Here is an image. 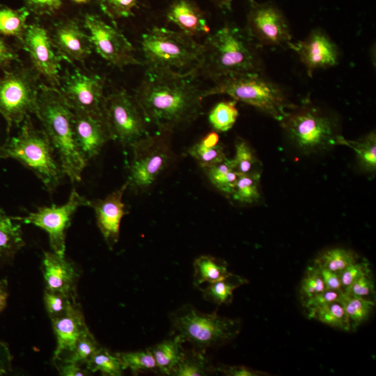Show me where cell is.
<instances>
[{"label":"cell","instance_id":"cell-25","mask_svg":"<svg viewBox=\"0 0 376 376\" xmlns=\"http://www.w3.org/2000/svg\"><path fill=\"white\" fill-rule=\"evenodd\" d=\"M25 245L21 225L0 208V259H9Z\"/></svg>","mask_w":376,"mask_h":376},{"label":"cell","instance_id":"cell-55","mask_svg":"<svg viewBox=\"0 0 376 376\" xmlns=\"http://www.w3.org/2000/svg\"><path fill=\"white\" fill-rule=\"evenodd\" d=\"M217 7L221 9L232 10L233 0H210Z\"/></svg>","mask_w":376,"mask_h":376},{"label":"cell","instance_id":"cell-10","mask_svg":"<svg viewBox=\"0 0 376 376\" xmlns=\"http://www.w3.org/2000/svg\"><path fill=\"white\" fill-rule=\"evenodd\" d=\"M103 112L112 140L124 147H131L150 134L148 123L134 96L125 89L116 90L105 96Z\"/></svg>","mask_w":376,"mask_h":376},{"label":"cell","instance_id":"cell-16","mask_svg":"<svg viewBox=\"0 0 376 376\" xmlns=\"http://www.w3.org/2000/svg\"><path fill=\"white\" fill-rule=\"evenodd\" d=\"M21 44L29 55L32 67L46 79L49 86L59 88L63 58L55 48L49 32L38 23L29 24Z\"/></svg>","mask_w":376,"mask_h":376},{"label":"cell","instance_id":"cell-22","mask_svg":"<svg viewBox=\"0 0 376 376\" xmlns=\"http://www.w3.org/2000/svg\"><path fill=\"white\" fill-rule=\"evenodd\" d=\"M41 269L47 290L77 297L78 274L74 265L65 257L54 252H44Z\"/></svg>","mask_w":376,"mask_h":376},{"label":"cell","instance_id":"cell-11","mask_svg":"<svg viewBox=\"0 0 376 376\" xmlns=\"http://www.w3.org/2000/svg\"><path fill=\"white\" fill-rule=\"evenodd\" d=\"M292 110L280 122L299 148L313 151L336 143L338 135L329 117L313 107H294Z\"/></svg>","mask_w":376,"mask_h":376},{"label":"cell","instance_id":"cell-4","mask_svg":"<svg viewBox=\"0 0 376 376\" xmlns=\"http://www.w3.org/2000/svg\"><path fill=\"white\" fill-rule=\"evenodd\" d=\"M0 159H13L33 171L52 193L60 185L64 173L44 130L37 129L31 116L22 123L17 135L0 145Z\"/></svg>","mask_w":376,"mask_h":376},{"label":"cell","instance_id":"cell-56","mask_svg":"<svg viewBox=\"0 0 376 376\" xmlns=\"http://www.w3.org/2000/svg\"><path fill=\"white\" fill-rule=\"evenodd\" d=\"M75 3H90L94 0H70Z\"/></svg>","mask_w":376,"mask_h":376},{"label":"cell","instance_id":"cell-8","mask_svg":"<svg viewBox=\"0 0 376 376\" xmlns=\"http://www.w3.org/2000/svg\"><path fill=\"white\" fill-rule=\"evenodd\" d=\"M40 74L31 67L5 70L0 76V114L9 134L31 114H37L41 83Z\"/></svg>","mask_w":376,"mask_h":376},{"label":"cell","instance_id":"cell-53","mask_svg":"<svg viewBox=\"0 0 376 376\" xmlns=\"http://www.w3.org/2000/svg\"><path fill=\"white\" fill-rule=\"evenodd\" d=\"M12 356L6 344L0 342V375L11 370Z\"/></svg>","mask_w":376,"mask_h":376},{"label":"cell","instance_id":"cell-37","mask_svg":"<svg viewBox=\"0 0 376 376\" xmlns=\"http://www.w3.org/2000/svg\"><path fill=\"white\" fill-rule=\"evenodd\" d=\"M236 100L218 102L210 111L208 120L214 130L226 132L233 127L239 115Z\"/></svg>","mask_w":376,"mask_h":376},{"label":"cell","instance_id":"cell-1","mask_svg":"<svg viewBox=\"0 0 376 376\" xmlns=\"http://www.w3.org/2000/svg\"><path fill=\"white\" fill-rule=\"evenodd\" d=\"M195 80L185 72L147 68L134 96L148 123L173 133L195 121L203 99Z\"/></svg>","mask_w":376,"mask_h":376},{"label":"cell","instance_id":"cell-46","mask_svg":"<svg viewBox=\"0 0 376 376\" xmlns=\"http://www.w3.org/2000/svg\"><path fill=\"white\" fill-rule=\"evenodd\" d=\"M372 273L367 261H357L347 265L341 272L339 276L343 291L361 276Z\"/></svg>","mask_w":376,"mask_h":376},{"label":"cell","instance_id":"cell-19","mask_svg":"<svg viewBox=\"0 0 376 376\" xmlns=\"http://www.w3.org/2000/svg\"><path fill=\"white\" fill-rule=\"evenodd\" d=\"M53 44L63 59L73 63L85 64L92 53L88 34L75 19H63L56 22L49 33Z\"/></svg>","mask_w":376,"mask_h":376},{"label":"cell","instance_id":"cell-18","mask_svg":"<svg viewBox=\"0 0 376 376\" xmlns=\"http://www.w3.org/2000/svg\"><path fill=\"white\" fill-rule=\"evenodd\" d=\"M73 132L77 148L87 162L97 156L104 145L112 140L102 113L73 111Z\"/></svg>","mask_w":376,"mask_h":376},{"label":"cell","instance_id":"cell-32","mask_svg":"<svg viewBox=\"0 0 376 376\" xmlns=\"http://www.w3.org/2000/svg\"><path fill=\"white\" fill-rule=\"evenodd\" d=\"M203 169L211 183L218 190L231 196L239 175L234 170L231 159L226 157L222 162Z\"/></svg>","mask_w":376,"mask_h":376},{"label":"cell","instance_id":"cell-43","mask_svg":"<svg viewBox=\"0 0 376 376\" xmlns=\"http://www.w3.org/2000/svg\"><path fill=\"white\" fill-rule=\"evenodd\" d=\"M103 13L113 22L134 16V10L139 8V0H97Z\"/></svg>","mask_w":376,"mask_h":376},{"label":"cell","instance_id":"cell-20","mask_svg":"<svg viewBox=\"0 0 376 376\" xmlns=\"http://www.w3.org/2000/svg\"><path fill=\"white\" fill-rule=\"evenodd\" d=\"M127 188V180L119 189L105 198L88 201V206L94 210L97 226L110 249H113L119 240L120 225L123 217L129 213L122 201Z\"/></svg>","mask_w":376,"mask_h":376},{"label":"cell","instance_id":"cell-51","mask_svg":"<svg viewBox=\"0 0 376 376\" xmlns=\"http://www.w3.org/2000/svg\"><path fill=\"white\" fill-rule=\"evenodd\" d=\"M59 374L63 376H83L90 373L86 368H82L81 366L70 362H55Z\"/></svg>","mask_w":376,"mask_h":376},{"label":"cell","instance_id":"cell-9","mask_svg":"<svg viewBox=\"0 0 376 376\" xmlns=\"http://www.w3.org/2000/svg\"><path fill=\"white\" fill-rule=\"evenodd\" d=\"M172 132L157 131L138 141L130 148L133 157L127 178L128 188L136 194L148 191L171 164L174 152Z\"/></svg>","mask_w":376,"mask_h":376},{"label":"cell","instance_id":"cell-5","mask_svg":"<svg viewBox=\"0 0 376 376\" xmlns=\"http://www.w3.org/2000/svg\"><path fill=\"white\" fill-rule=\"evenodd\" d=\"M141 48L148 69L185 72L194 68L203 53V44L180 31L153 26L141 36Z\"/></svg>","mask_w":376,"mask_h":376},{"label":"cell","instance_id":"cell-31","mask_svg":"<svg viewBox=\"0 0 376 376\" xmlns=\"http://www.w3.org/2000/svg\"><path fill=\"white\" fill-rule=\"evenodd\" d=\"M215 373L213 366L205 353L194 350L186 351L179 363L172 370L171 375L201 376Z\"/></svg>","mask_w":376,"mask_h":376},{"label":"cell","instance_id":"cell-3","mask_svg":"<svg viewBox=\"0 0 376 376\" xmlns=\"http://www.w3.org/2000/svg\"><path fill=\"white\" fill-rule=\"evenodd\" d=\"M73 115L58 88L41 84L36 116L51 141L64 175L72 182L81 180L87 164L75 143Z\"/></svg>","mask_w":376,"mask_h":376},{"label":"cell","instance_id":"cell-35","mask_svg":"<svg viewBox=\"0 0 376 376\" xmlns=\"http://www.w3.org/2000/svg\"><path fill=\"white\" fill-rule=\"evenodd\" d=\"M345 312L349 319L351 331L365 322L371 315L375 302L352 297L343 293L341 297Z\"/></svg>","mask_w":376,"mask_h":376},{"label":"cell","instance_id":"cell-50","mask_svg":"<svg viewBox=\"0 0 376 376\" xmlns=\"http://www.w3.org/2000/svg\"><path fill=\"white\" fill-rule=\"evenodd\" d=\"M18 61L17 52L0 37V69L8 68L11 63Z\"/></svg>","mask_w":376,"mask_h":376},{"label":"cell","instance_id":"cell-45","mask_svg":"<svg viewBox=\"0 0 376 376\" xmlns=\"http://www.w3.org/2000/svg\"><path fill=\"white\" fill-rule=\"evenodd\" d=\"M347 295L375 301V288L372 273L365 274L345 288Z\"/></svg>","mask_w":376,"mask_h":376},{"label":"cell","instance_id":"cell-48","mask_svg":"<svg viewBox=\"0 0 376 376\" xmlns=\"http://www.w3.org/2000/svg\"><path fill=\"white\" fill-rule=\"evenodd\" d=\"M343 293L341 290L326 289L310 299L303 307L305 308L307 313H310L330 302L340 299Z\"/></svg>","mask_w":376,"mask_h":376},{"label":"cell","instance_id":"cell-6","mask_svg":"<svg viewBox=\"0 0 376 376\" xmlns=\"http://www.w3.org/2000/svg\"><path fill=\"white\" fill-rule=\"evenodd\" d=\"M224 94L234 100L253 106L281 121L294 106L288 102L281 88L262 72L238 74L214 82L203 91V97Z\"/></svg>","mask_w":376,"mask_h":376},{"label":"cell","instance_id":"cell-36","mask_svg":"<svg viewBox=\"0 0 376 376\" xmlns=\"http://www.w3.org/2000/svg\"><path fill=\"white\" fill-rule=\"evenodd\" d=\"M86 368L90 373L99 371L109 376H120L124 370L117 353L113 354L102 347L89 359Z\"/></svg>","mask_w":376,"mask_h":376},{"label":"cell","instance_id":"cell-17","mask_svg":"<svg viewBox=\"0 0 376 376\" xmlns=\"http://www.w3.org/2000/svg\"><path fill=\"white\" fill-rule=\"evenodd\" d=\"M288 47L297 54L310 77L313 76L315 70L334 67L339 61L338 45L324 30L319 28L313 29L304 40L291 42Z\"/></svg>","mask_w":376,"mask_h":376},{"label":"cell","instance_id":"cell-15","mask_svg":"<svg viewBox=\"0 0 376 376\" xmlns=\"http://www.w3.org/2000/svg\"><path fill=\"white\" fill-rule=\"evenodd\" d=\"M105 82L104 77L97 74L66 70L58 89L73 111L102 113Z\"/></svg>","mask_w":376,"mask_h":376},{"label":"cell","instance_id":"cell-39","mask_svg":"<svg viewBox=\"0 0 376 376\" xmlns=\"http://www.w3.org/2000/svg\"><path fill=\"white\" fill-rule=\"evenodd\" d=\"M123 370L130 369L134 375L148 370H156L157 366L154 357L150 350L132 352H118Z\"/></svg>","mask_w":376,"mask_h":376},{"label":"cell","instance_id":"cell-29","mask_svg":"<svg viewBox=\"0 0 376 376\" xmlns=\"http://www.w3.org/2000/svg\"><path fill=\"white\" fill-rule=\"evenodd\" d=\"M30 12L24 6L13 9L0 6V36L15 38L22 42L27 29V19Z\"/></svg>","mask_w":376,"mask_h":376},{"label":"cell","instance_id":"cell-13","mask_svg":"<svg viewBox=\"0 0 376 376\" xmlns=\"http://www.w3.org/2000/svg\"><path fill=\"white\" fill-rule=\"evenodd\" d=\"M83 25L88 30L93 49L110 65L123 69L142 64L135 56L132 44L116 26L90 13L84 15Z\"/></svg>","mask_w":376,"mask_h":376},{"label":"cell","instance_id":"cell-38","mask_svg":"<svg viewBox=\"0 0 376 376\" xmlns=\"http://www.w3.org/2000/svg\"><path fill=\"white\" fill-rule=\"evenodd\" d=\"M260 174L251 172L239 174L231 194L233 198L241 203H251L260 198Z\"/></svg>","mask_w":376,"mask_h":376},{"label":"cell","instance_id":"cell-7","mask_svg":"<svg viewBox=\"0 0 376 376\" xmlns=\"http://www.w3.org/2000/svg\"><path fill=\"white\" fill-rule=\"evenodd\" d=\"M170 320L173 334L201 353H205L208 348L228 343L241 329L238 319L219 316L216 311L204 313L189 304L171 313Z\"/></svg>","mask_w":376,"mask_h":376},{"label":"cell","instance_id":"cell-44","mask_svg":"<svg viewBox=\"0 0 376 376\" xmlns=\"http://www.w3.org/2000/svg\"><path fill=\"white\" fill-rule=\"evenodd\" d=\"M233 169L238 174L251 173L257 162L255 154L249 144L242 139L235 143V155L231 159Z\"/></svg>","mask_w":376,"mask_h":376},{"label":"cell","instance_id":"cell-52","mask_svg":"<svg viewBox=\"0 0 376 376\" xmlns=\"http://www.w3.org/2000/svg\"><path fill=\"white\" fill-rule=\"evenodd\" d=\"M318 269L326 289L343 291L341 281L338 273L334 272L324 268L318 267Z\"/></svg>","mask_w":376,"mask_h":376},{"label":"cell","instance_id":"cell-2","mask_svg":"<svg viewBox=\"0 0 376 376\" xmlns=\"http://www.w3.org/2000/svg\"><path fill=\"white\" fill-rule=\"evenodd\" d=\"M199 63L185 72L194 79L200 77L213 82L243 73L262 72L263 62L258 47L244 29L226 23L206 36Z\"/></svg>","mask_w":376,"mask_h":376},{"label":"cell","instance_id":"cell-14","mask_svg":"<svg viewBox=\"0 0 376 376\" xmlns=\"http://www.w3.org/2000/svg\"><path fill=\"white\" fill-rule=\"evenodd\" d=\"M88 201L73 189L68 201L62 205L39 207L37 211L29 212L26 216L12 218L16 221L33 224L45 230L53 252L65 257L67 229L77 209L82 205L88 206Z\"/></svg>","mask_w":376,"mask_h":376},{"label":"cell","instance_id":"cell-40","mask_svg":"<svg viewBox=\"0 0 376 376\" xmlns=\"http://www.w3.org/2000/svg\"><path fill=\"white\" fill-rule=\"evenodd\" d=\"M324 290H326L325 285L319 269L312 264L307 267L299 289V297L301 305L304 306L310 299Z\"/></svg>","mask_w":376,"mask_h":376},{"label":"cell","instance_id":"cell-41","mask_svg":"<svg viewBox=\"0 0 376 376\" xmlns=\"http://www.w3.org/2000/svg\"><path fill=\"white\" fill-rule=\"evenodd\" d=\"M101 347L93 335L87 329L79 338L71 356L61 362H70L79 366L85 365ZM58 362V361H57Z\"/></svg>","mask_w":376,"mask_h":376},{"label":"cell","instance_id":"cell-24","mask_svg":"<svg viewBox=\"0 0 376 376\" xmlns=\"http://www.w3.org/2000/svg\"><path fill=\"white\" fill-rule=\"evenodd\" d=\"M183 343L178 335L173 334L169 338L149 348L155 360L157 370L162 374L171 375L185 354Z\"/></svg>","mask_w":376,"mask_h":376},{"label":"cell","instance_id":"cell-21","mask_svg":"<svg viewBox=\"0 0 376 376\" xmlns=\"http://www.w3.org/2000/svg\"><path fill=\"white\" fill-rule=\"evenodd\" d=\"M51 320L56 338L54 363L64 361L71 356L77 340L88 328L77 303L63 315Z\"/></svg>","mask_w":376,"mask_h":376},{"label":"cell","instance_id":"cell-33","mask_svg":"<svg viewBox=\"0 0 376 376\" xmlns=\"http://www.w3.org/2000/svg\"><path fill=\"white\" fill-rule=\"evenodd\" d=\"M359 260L353 251L334 248L321 252L313 260V265L334 272L339 273L347 265Z\"/></svg>","mask_w":376,"mask_h":376},{"label":"cell","instance_id":"cell-27","mask_svg":"<svg viewBox=\"0 0 376 376\" xmlns=\"http://www.w3.org/2000/svg\"><path fill=\"white\" fill-rule=\"evenodd\" d=\"M248 281L239 275L229 273L224 279L201 288L203 298L217 305L229 304L233 299V291Z\"/></svg>","mask_w":376,"mask_h":376},{"label":"cell","instance_id":"cell-12","mask_svg":"<svg viewBox=\"0 0 376 376\" xmlns=\"http://www.w3.org/2000/svg\"><path fill=\"white\" fill-rule=\"evenodd\" d=\"M249 9L244 29L258 47H288L292 36L288 20L273 2L248 0Z\"/></svg>","mask_w":376,"mask_h":376},{"label":"cell","instance_id":"cell-42","mask_svg":"<svg viewBox=\"0 0 376 376\" xmlns=\"http://www.w3.org/2000/svg\"><path fill=\"white\" fill-rule=\"evenodd\" d=\"M44 302L49 316L53 319L63 315L77 304V297L45 289Z\"/></svg>","mask_w":376,"mask_h":376},{"label":"cell","instance_id":"cell-23","mask_svg":"<svg viewBox=\"0 0 376 376\" xmlns=\"http://www.w3.org/2000/svg\"><path fill=\"white\" fill-rule=\"evenodd\" d=\"M165 16L168 22L193 38L210 34L205 13L193 0H170Z\"/></svg>","mask_w":376,"mask_h":376},{"label":"cell","instance_id":"cell-28","mask_svg":"<svg viewBox=\"0 0 376 376\" xmlns=\"http://www.w3.org/2000/svg\"><path fill=\"white\" fill-rule=\"evenodd\" d=\"M194 284L199 286L204 283H213L229 274L228 264L223 259L212 256H201L194 262Z\"/></svg>","mask_w":376,"mask_h":376},{"label":"cell","instance_id":"cell-54","mask_svg":"<svg viewBox=\"0 0 376 376\" xmlns=\"http://www.w3.org/2000/svg\"><path fill=\"white\" fill-rule=\"evenodd\" d=\"M8 297V283L6 279H0V312L7 304Z\"/></svg>","mask_w":376,"mask_h":376},{"label":"cell","instance_id":"cell-47","mask_svg":"<svg viewBox=\"0 0 376 376\" xmlns=\"http://www.w3.org/2000/svg\"><path fill=\"white\" fill-rule=\"evenodd\" d=\"M24 7L38 16L51 15L62 6V0H23Z\"/></svg>","mask_w":376,"mask_h":376},{"label":"cell","instance_id":"cell-34","mask_svg":"<svg viewBox=\"0 0 376 376\" xmlns=\"http://www.w3.org/2000/svg\"><path fill=\"white\" fill-rule=\"evenodd\" d=\"M336 143L343 144L352 148L362 165L371 171L376 167V136L374 132L358 141H350L338 136Z\"/></svg>","mask_w":376,"mask_h":376},{"label":"cell","instance_id":"cell-26","mask_svg":"<svg viewBox=\"0 0 376 376\" xmlns=\"http://www.w3.org/2000/svg\"><path fill=\"white\" fill-rule=\"evenodd\" d=\"M187 152L202 169L212 166L226 158L216 132L205 134L199 141L189 147Z\"/></svg>","mask_w":376,"mask_h":376},{"label":"cell","instance_id":"cell-49","mask_svg":"<svg viewBox=\"0 0 376 376\" xmlns=\"http://www.w3.org/2000/svg\"><path fill=\"white\" fill-rule=\"evenodd\" d=\"M215 373H222L228 376H263L268 375L267 373L254 370L245 366L221 365L214 367Z\"/></svg>","mask_w":376,"mask_h":376},{"label":"cell","instance_id":"cell-30","mask_svg":"<svg viewBox=\"0 0 376 376\" xmlns=\"http://www.w3.org/2000/svg\"><path fill=\"white\" fill-rule=\"evenodd\" d=\"M307 316L331 327L345 331H351L349 319L341 298L308 313Z\"/></svg>","mask_w":376,"mask_h":376}]
</instances>
